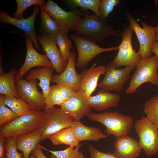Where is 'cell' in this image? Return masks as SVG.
Returning a JSON list of instances; mask_svg holds the SVG:
<instances>
[{
	"mask_svg": "<svg viewBox=\"0 0 158 158\" xmlns=\"http://www.w3.org/2000/svg\"><path fill=\"white\" fill-rule=\"evenodd\" d=\"M30 158H37L33 154L31 153V154L30 156Z\"/></svg>",
	"mask_w": 158,
	"mask_h": 158,
	"instance_id": "obj_43",
	"label": "cell"
},
{
	"mask_svg": "<svg viewBox=\"0 0 158 158\" xmlns=\"http://www.w3.org/2000/svg\"><path fill=\"white\" fill-rule=\"evenodd\" d=\"M133 30L129 25L120 33L122 40L118 46V53L111 62L115 69L121 66H131L136 68L141 61L142 57L138 52L134 50L132 44Z\"/></svg>",
	"mask_w": 158,
	"mask_h": 158,
	"instance_id": "obj_9",
	"label": "cell"
},
{
	"mask_svg": "<svg viewBox=\"0 0 158 158\" xmlns=\"http://www.w3.org/2000/svg\"><path fill=\"white\" fill-rule=\"evenodd\" d=\"M4 103L18 116L30 114L35 110L21 98L13 96L5 95Z\"/></svg>",
	"mask_w": 158,
	"mask_h": 158,
	"instance_id": "obj_26",
	"label": "cell"
},
{
	"mask_svg": "<svg viewBox=\"0 0 158 158\" xmlns=\"http://www.w3.org/2000/svg\"><path fill=\"white\" fill-rule=\"evenodd\" d=\"M40 6L41 18L40 28V34L56 35L61 30L59 24L41 6Z\"/></svg>",
	"mask_w": 158,
	"mask_h": 158,
	"instance_id": "obj_27",
	"label": "cell"
},
{
	"mask_svg": "<svg viewBox=\"0 0 158 158\" xmlns=\"http://www.w3.org/2000/svg\"><path fill=\"white\" fill-rule=\"evenodd\" d=\"M97 63L87 69H83L81 73L79 91L87 97L95 90L99 77L105 71L106 66L103 65L96 66Z\"/></svg>",
	"mask_w": 158,
	"mask_h": 158,
	"instance_id": "obj_17",
	"label": "cell"
},
{
	"mask_svg": "<svg viewBox=\"0 0 158 158\" xmlns=\"http://www.w3.org/2000/svg\"><path fill=\"white\" fill-rule=\"evenodd\" d=\"M151 51L152 53L158 57V43L154 42L151 48Z\"/></svg>",
	"mask_w": 158,
	"mask_h": 158,
	"instance_id": "obj_41",
	"label": "cell"
},
{
	"mask_svg": "<svg viewBox=\"0 0 158 158\" xmlns=\"http://www.w3.org/2000/svg\"><path fill=\"white\" fill-rule=\"evenodd\" d=\"M88 147L90 153V158H118L114 153L101 152L92 145H90Z\"/></svg>",
	"mask_w": 158,
	"mask_h": 158,
	"instance_id": "obj_37",
	"label": "cell"
},
{
	"mask_svg": "<svg viewBox=\"0 0 158 158\" xmlns=\"http://www.w3.org/2000/svg\"><path fill=\"white\" fill-rule=\"evenodd\" d=\"M155 42L158 43V26L155 27Z\"/></svg>",
	"mask_w": 158,
	"mask_h": 158,
	"instance_id": "obj_42",
	"label": "cell"
},
{
	"mask_svg": "<svg viewBox=\"0 0 158 158\" xmlns=\"http://www.w3.org/2000/svg\"><path fill=\"white\" fill-rule=\"evenodd\" d=\"M49 139L53 145L65 144L69 147H76L79 144L73 134L71 127L62 129L49 136Z\"/></svg>",
	"mask_w": 158,
	"mask_h": 158,
	"instance_id": "obj_25",
	"label": "cell"
},
{
	"mask_svg": "<svg viewBox=\"0 0 158 158\" xmlns=\"http://www.w3.org/2000/svg\"><path fill=\"white\" fill-rule=\"evenodd\" d=\"M70 36L76 45L78 52V58L75 66L80 68L85 67L99 54L119 49L118 46L106 48L101 47L96 42L75 33L71 34Z\"/></svg>",
	"mask_w": 158,
	"mask_h": 158,
	"instance_id": "obj_7",
	"label": "cell"
},
{
	"mask_svg": "<svg viewBox=\"0 0 158 158\" xmlns=\"http://www.w3.org/2000/svg\"><path fill=\"white\" fill-rule=\"evenodd\" d=\"M119 0H102L99 6V12L102 19L106 23V18L119 2Z\"/></svg>",
	"mask_w": 158,
	"mask_h": 158,
	"instance_id": "obj_36",
	"label": "cell"
},
{
	"mask_svg": "<svg viewBox=\"0 0 158 158\" xmlns=\"http://www.w3.org/2000/svg\"><path fill=\"white\" fill-rule=\"evenodd\" d=\"M144 111L146 117L158 128V94L145 102Z\"/></svg>",
	"mask_w": 158,
	"mask_h": 158,
	"instance_id": "obj_31",
	"label": "cell"
},
{
	"mask_svg": "<svg viewBox=\"0 0 158 158\" xmlns=\"http://www.w3.org/2000/svg\"><path fill=\"white\" fill-rule=\"evenodd\" d=\"M37 37L42 47L43 51L46 52L51 62L55 72L58 75L61 74L66 69L67 63L65 61L57 48L55 35L40 34L37 35Z\"/></svg>",
	"mask_w": 158,
	"mask_h": 158,
	"instance_id": "obj_15",
	"label": "cell"
},
{
	"mask_svg": "<svg viewBox=\"0 0 158 158\" xmlns=\"http://www.w3.org/2000/svg\"><path fill=\"white\" fill-rule=\"evenodd\" d=\"M39 6H34L32 14L26 18L18 19L10 16L4 11H0V23L13 25L23 30L32 40L36 50H39L40 46L37 39L34 23L36 17L39 11Z\"/></svg>",
	"mask_w": 158,
	"mask_h": 158,
	"instance_id": "obj_13",
	"label": "cell"
},
{
	"mask_svg": "<svg viewBox=\"0 0 158 158\" xmlns=\"http://www.w3.org/2000/svg\"><path fill=\"white\" fill-rule=\"evenodd\" d=\"M68 31L60 30L55 35L56 44L63 58L67 63L72 46V42L68 37Z\"/></svg>",
	"mask_w": 158,
	"mask_h": 158,
	"instance_id": "obj_28",
	"label": "cell"
},
{
	"mask_svg": "<svg viewBox=\"0 0 158 158\" xmlns=\"http://www.w3.org/2000/svg\"><path fill=\"white\" fill-rule=\"evenodd\" d=\"M121 99L119 94H112L102 89L95 96L87 97L89 104L92 109L102 111L111 107L117 106Z\"/></svg>",
	"mask_w": 158,
	"mask_h": 158,
	"instance_id": "obj_20",
	"label": "cell"
},
{
	"mask_svg": "<svg viewBox=\"0 0 158 158\" xmlns=\"http://www.w3.org/2000/svg\"><path fill=\"white\" fill-rule=\"evenodd\" d=\"M6 150L5 138L0 137V158H5Z\"/></svg>",
	"mask_w": 158,
	"mask_h": 158,
	"instance_id": "obj_40",
	"label": "cell"
},
{
	"mask_svg": "<svg viewBox=\"0 0 158 158\" xmlns=\"http://www.w3.org/2000/svg\"><path fill=\"white\" fill-rule=\"evenodd\" d=\"M5 95H0V126L9 123L18 116L12 110L6 107L4 103Z\"/></svg>",
	"mask_w": 158,
	"mask_h": 158,
	"instance_id": "obj_33",
	"label": "cell"
},
{
	"mask_svg": "<svg viewBox=\"0 0 158 158\" xmlns=\"http://www.w3.org/2000/svg\"><path fill=\"white\" fill-rule=\"evenodd\" d=\"M76 57L75 53L71 52L65 70L60 74L53 75L51 82L57 84L68 85L77 92L79 90L81 74H78L75 70Z\"/></svg>",
	"mask_w": 158,
	"mask_h": 158,
	"instance_id": "obj_18",
	"label": "cell"
},
{
	"mask_svg": "<svg viewBox=\"0 0 158 158\" xmlns=\"http://www.w3.org/2000/svg\"><path fill=\"white\" fill-rule=\"evenodd\" d=\"M41 6L57 22L61 30L75 31L84 18V12L78 9L66 11L51 0H48Z\"/></svg>",
	"mask_w": 158,
	"mask_h": 158,
	"instance_id": "obj_6",
	"label": "cell"
},
{
	"mask_svg": "<svg viewBox=\"0 0 158 158\" xmlns=\"http://www.w3.org/2000/svg\"><path fill=\"white\" fill-rule=\"evenodd\" d=\"M100 0H63L70 8H76L78 7L81 8L83 11L89 9L101 17L99 12V6ZM102 19V18H101Z\"/></svg>",
	"mask_w": 158,
	"mask_h": 158,
	"instance_id": "obj_29",
	"label": "cell"
},
{
	"mask_svg": "<svg viewBox=\"0 0 158 158\" xmlns=\"http://www.w3.org/2000/svg\"><path fill=\"white\" fill-rule=\"evenodd\" d=\"M74 120L61 107L54 108L45 112L37 128L41 133L40 142L51 135L71 127Z\"/></svg>",
	"mask_w": 158,
	"mask_h": 158,
	"instance_id": "obj_5",
	"label": "cell"
},
{
	"mask_svg": "<svg viewBox=\"0 0 158 158\" xmlns=\"http://www.w3.org/2000/svg\"><path fill=\"white\" fill-rule=\"evenodd\" d=\"M158 68L157 56L154 55L149 58L142 59L132 76L125 93L133 94L140 86L146 83L158 86Z\"/></svg>",
	"mask_w": 158,
	"mask_h": 158,
	"instance_id": "obj_4",
	"label": "cell"
},
{
	"mask_svg": "<svg viewBox=\"0 0 158 158\" xmlns=\"http://www.w3.org/2000/svg\"><path fill=\"white\" fill-rule=\"evenodd\" d=\"M126 18L129 22V25L135 33L140 44L138 51L142 59L149 58L152 54V46L155 42V27L149 25L142 21L140 27L131 14L128 11H125Z\"/></svg>",
	"mask_w": 158,
	"mask_h": 158,
	"instance_id": "obj_11",
	"label": "cell"
},
{
	"mask_svg": "<svg viewBox=\"0 0 158 158\" xmlns=\"http://www.w3.org/2000/svg\"><path fill=\"white\" fill-rule=\"evenodd\" d=\"M5 158H24L23 153H19L17 151L16 145V138L8 137L5 138Z\"/></svg>",
	"mask_w": 158,
	"mask_h": 158,
	"instance_id": "obj_35",
	"label": "cell"
},
{
	"mask_svg": "<svg viewBox=\"0 0 158 158\" xmlns=\"http://www.w3.org/2000/svg\"><path fill=\"white\" fill-rule=\"evenodd\" d=\"M45 112L35 110L32 113L18 117L0 127V137L16 138L37 129Z\"/></svg>",
	"mask_w": 158,
	"mask_h": 158,
	"instance_id": "obj_3",
	"label": "cell"
},
{
	"mask_svg": "<svg viewBox=\"0 0 158 158\" xmlns=\"http://www.w3.org/2000/svg\"><path fill=\"white\" fill-rule=\"evenodd\" d=\"M0 59V93L5 95L14 96L20 98L17 91L15 83V77L18 70L16 67L12 69L7 73H4L2 70Z\"/></svg>",
	"mask_w": 158,
	"mask_h": 158,
	"instance_id": "obj_24",
	"label": "cell"
},
{
	"mask_svg": "<svg viewBox=\"0 0 158 158\" xmlns=\"http://www.w3.org/2000/svg\"><path fill=\"white\" fill-rule=\"evenodd\" d=\"M54 69L52 67H39L37 68L31 69L26 76L25 79L30 81L37 79L40 82L37 85L41 88L44 98L45 99L47 97Z\"/></svg>",
	"mask_w": 158,
	"mask_h": 158,
	"instance_id": "obj_22",
	"label": "cell"
},
{
	"mask_svg": "<svg viewBox=\"0 0 158 158\" xmlns=\"http://www.w3.org/2000/svg\"><path fill=\"white\" fill-rule=\"evenodd\" d=\"M114 146V154L118 158H136L142 149L138 141L128 135L117 137Z\"/></svg>",
	"mask_w": 158,
	"mask_h": 158,
	"instance_id": "obj_19",
	"label": "cell"
},
{
	"mask_svg": "<svg viewBox=\"0 0 158 158\" xmlns=\"http://www.w3.org/2000/svg\"><path fill=\"white\" fill-rule=\"evenodd\" d=\"M57 85L59 86L61 95L65 102L72 98L77 92L68 85L63 84Z\"/></svg>",
	"mask_w": 158,
	"mask_h": 158,
	"instance_id": "obj_38",
	"label": "cell"
},
{
	"mask_svg": "<svg viewBox=\"0 0 158 158\" xmlns=\"http://www.w3.org/2000/svg\"><path fill=\"white\" fill-rule=\"evenodd\" d=\"M83 11L84 18L75 33L85 37L102 44L104 40L109 36L120 37L118 31L114 30L113 27L106 24L99 16L95 13L90 15V12Z\"/></svg>",
	"mask_w": 158,
	"mask_h": 158,
	"instance_id": "obj_1",
	"label": "cell"
},
{
	"mask_svg": "<svg viewBox=\"0 0 158 158\" xmlns=\"http://www.w3.org/2000/svg\"><path fill=\"white\" fill-rule=\"evenodd\" d=\"M131 66L115 69L111 62L108 63L104 73V76L99 84L102 89L108 91H121L129 78L130 74L134 69Z\"/></svg>",
	"mask_w": 158,
	"mask_h": 158,
	"instance_id": "obj_12",
	"label": "cell"
},
{
	"mask_svg": "<svg viewBox=\"0 0 158 158\" xmlns=\"http://www.w3.org/2000/svg\"><path fill=\"white\" fill-rule=\"evenodd\" d=\"M87 116L90 120L104 125L106 128L104 131L107 136L113 135L118 137L127 135L134 125L131 116L117 111L99 113L91 112Z\"/></svg>",
	"mask_w": 158,
	"mask_h": 158,
	"instance_id": "obj_2",
	"label": "cell"
},
{
	"mask_svg": "<svg viewBox=\"0 0 158 158\" xmlns=\"http://www.w3.org/2000/svg\"><path fill=\"white\" fill-rule=\"evenodd\" d=\"M82 144H79L74 148L73 147H69L66 149L61 150L53 151L38 144V146L42 149L51 153L57 158H84L83 154L79 151Z\"/></svg>",
	"mask_w": 158,
	"mask_h": 158,
	"instance_id": "obj_32",
	"label": "cell"
},
{
	"mask_svg": "<svg viewBox=\"0 0 158 158\" xmlns=\"http://www.w3.org/2000/svg\"><path fill=\"white\" fill-rule=\"evenodd\" d=\"M71 127L73 134L79 142L83 140L97 141L107 137L99 128L87 126L80 121L74 120Z\"/></svg>",
	"mask_w": 158,
	"mask_h": 158,
	"instance_id": "obj_21",
	"label": "cell"
},
{
	"mask_svg": "<svg viewBox=\"0 0 158 158\" xmlns=\"http://www.w3.org/2000/svg\"><path fill=\"white\" fill-rule=\"evenodd\" d=\"M42 149L37 145V147L31 152L35 155L37 158H48L44 154ZM51 158H57L53 154L51 155Z\"/></svg>",
	"mask_w": 158,
	"mask_h": 158,
	"instance_id": "obj_39",
	"label": "cell"
},
{
	"mask_svg": "<svg viewBox=\"0 0 158 158\" xmlns=\"http://www.w3.org/2000/svg\"><path fill=\"white\" fill-rule=\"evenodd\" d=\"M41 132L37 129L32 132L19 136L16 138V145L17 150L23 153L24 158H30V154L40 143Z\"/></svg>",
	"mask_w": 158,
	"mask_h": 158,
	"instance_id": "obj_23",
	"label": "cell"
},
{
	"mask_svg": "<svg viewBox=\"0 0 158 158\" xmlns=\"http://www.w3.org/2000/svg\"><path fill=\"white\" fill-rule=\"evenodd\" d=\"M37 79L27 81L15 76V83L17 91L20 98L34 110L44 109L45 99L43 93L38 90Z\"/></svg>",
	"mask_w": 158,
	"mask_h": 158,
	"instance_id": "obj_10",
	"label": "cell"
},
{
	"mask_svg": "<svg viewBox=\"0 0 158 158\" xmlns=\"http://www.w3.org/2000/svg\"><path fill=\"white\" fill-rule=\"evenodd\" d=\"M60 106L74 120L80 121L84 116H87L91 112L92 108L88 104L87 97L79 91L72 98Z\"/></svg>",
	"mask_w": 158,
	"mask_h": 158,
	"instance_id": "obj_16",
	"label": "cell"
},
{
	"mask_svg": "<svg viewBox=\"0 0 158 158\" xmlns=\"http://www.w3.org/2000/svg\"><path fill=\"white\" fill-rule=\"evenodd\" d=\"M134 126L140 145L146 154L150 157L156 155L158 153V128L145 116L137 120Z\"/></svg>",
	"mask_w": 158,
	"mask_h": 158,
	"instance_id": "obj_8",
	"label": "cell"
},
{
	"mask_svg": "<svg viewBox=\"0 0 158 158\" xmlns=\"http://www.w3.org/2000/svg\"><path fill=\"white\" fill-rule=\"evenodd\" d=\"M17 9L13 14L14 17L18 19L24 18L23 13L25 10L32 5H38L40 6L44 5V0H16Z\"/></svg>",
	"mask_w": 158,
	"mask_h": 158,
	"instance_id": "obj_34",
	"label": "cell"
},
{
	"mask_svg": "<svg viewBox=\"0 0 158 158\" xmlns=\"http://www.w3.org/2000/svg\"><path fill=\"white\" fill-rule=\"evenodd\" d=\"M20 34L25 37L26 42V55L23 65L18 70L16 76L23 78L30 69L34 67H52V63L46 54H41L34 48L31 39L25 33Z\"/></svg>",
	"mask_w": 158,
	"mask_h": 158,
	"instance_id": "obj_14",
	"label": "cell"
},
{
	"mask_svg": "<svg viewBox=\"0 0 158 158\" xmlns=\"http://www.w3.org/2000/svg\"><path fill=\"white\" fill-rule=\"evenodd\" d=\"M65 102L62 97L58 85L50 87L47 97L45 99L44 110L45 112L54 108L56 105L60 106Z\"/></svg>",
	"mask_w": 158,
	"mask_h": 158,
	"instance_id": "obj_30",
	"label": "cell"
}]
</instances>
